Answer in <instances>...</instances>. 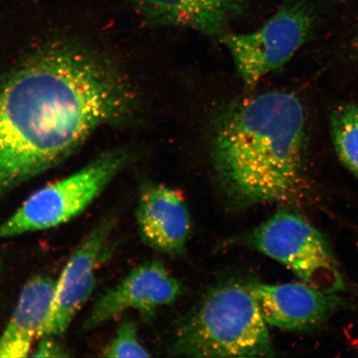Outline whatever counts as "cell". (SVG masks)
<instances>
[{"label": "cell", "instance_id": "cell-6", "mask_svg": "<svg viewBox=\"0 0 358 358\" xmlns=\"http://www.w3.org/2000/svg\"><path fill=\"white\" fill-rule=\"evenodd\" d=\"M252 241L259 252L313 287L328 293L344 289L343 276L328 241L301 214L279 210L254 231Z\"/></svg>", "mask_w": 358, "mask_h": 358}, {"label": "cell", "instance_id": "cell-9", "mask_svg": "<svg viewBox=\"0 0 358 358\" xmlns=\"http://www.w3.org/2000/svg\"><path fill=\"white\" fill-rule=\"evenodd\" d=\"M268 325L289 331L310 330L328 320L338 310L336 293L307 283L250 285Z\"/></svg>", "mask_w": 358, "mask_h": 358}, {"label": "cell", "instance_id": "cell-5", "mask_svg": "<svg viewBox=\"0 0 358 358\" xmlns=\"http://www.w3.org/2000/svg\"><path fill=\"white\" fill-rule=\"evenodd\" d=\"M319 13L311 0H285L265 24L248 34L220 38L231 53L236 73L252 87L283 67L311 37Z\"/></svg>", "mask_w": 358, "mask_h": 358}, {"label": "cell", "instance_id": "cell-1", "mask_svg": "<svg viewBox=\"0 0 358 358\" xmlns=\"http://www.w3.org/2000/svg\"><path fill=\"white\" fill-rule=\"evenodd\" d=\"M134 108L127 80L96 53L69 43L35 53L0 80V199Z\"/></svg>", "mask_w": 358, "mask_h": 358}, {"label": "cell", "instance_id": "cell-8", "mask_svg": "<svg viewBox=\"0 0 358 358\" xmlns=\"http://www.w3.org/2000/svg\"><path fill=\"white\" fill-rule=\"evenodd\" d=\"M182 292L180 282L162 264L145 262L97 299L83 328L95 329L129 310L152 315L159 308L176 302Z\"/></svg>", "mask_w": 358, "mask_h": 358}, {"label": "cell", "instance_id": "cell-15", "mask_svg": "<svg viewBox=\"0 0 358 358\" xmlns=\"http://www.w3.org/2000/svg\"><path fill=\"white\" fill-rule=\"evenodd\" d=\"M34 357H69L66 349L60 345L55 337L40 338V342L32 355Z\"/></svg>", "mask_w": 358, "mask_h": 358}, {"label": "cell", "instance_id": "cell-3", "mask_svg": "<svg viewBox=\"0 0 358 358\" xmlns=\"http://www.w3.org/2000/svg\"><path fill=\"white\" fill-rule=\"evenodd\" d=\"M267 325L250 285H220L180 327L174 352L194 357L274 356Z\"/></svg>", "mask_w": 358, "mask_h": 358}, {"label": "cell", "instance_id": "cell-13", "mask_svg": "<svg viewBox=\"0 0 358 358\" xmlns=\"http://www.w3.org/2000/svg\"><path fill=\"white\" fill-rule=\"evenodd\" d=\"M330 129L336 154L358 179V105L348 102L336 107Z\"/></svg>", "mask_w": 358, "mask_h": 358}, {"label": "cell", "instance_id": "cell-14", "mask_svg": "<svg viewBox=\"0 0 358 358\" xmlns=\"http://www.w3.org/2000/svg\"><path fill=\"white\" fill-rule=\"evenodd\" d=\"M104 357H150L138 337L137 327L131 320H124L118 327L113 338L102 350Z\"/></svg>", "mask_w": 358, "mask_h": 358}, {"label": "cell", "instance_id": "cell-16", "mask_svg": "<svg viewBox=\"0 0 358 358\" xmlns=\"http://www.w3.org/2000/svg\"><path fill=\"white\" fill-rule=\"evenodd\" d=\"M355 47H356V50H357V55H358V35H357V38L356 39Z\"/></svg>", "mask_w": 358, "mask_h": 358}, {"label": "cell", "instance_id": "cell-2", "mask_svg": "<svg viewBox=\"0 0 358 358\" xmlns=\"http://www.w3.org/2000/svg\"><path fill=\"white\" fill-rule=\"evenodd\" d=\"M306 115L299 98L271 92L223 106L210 131L213 166L237 203H282L301 178Z\"/></svg>", "mask_w": 358, "mask_h": 358}, {"label": "cell", "instance_id": "cell-4", "mask_svg": "<svg viewBox=\"0 0 358 358\" xmlns=\"http://www.w3.org/2000/svg\"><path fill=\"white\" fill-rule=\"evenodd\" d=\"M127 153L113 150L78 172L42 187L0 223V240L62 225L83 213L127 164Z\"/></svg>", "mask_w": 358, "mask_h": 358}, {"label": "cell", "instance_id": "cell-10", "mask_svg": "<svg viewBox=\"0 0 358 358\" xmlns=\"http://www.w3.org/2000/svg\"><path fill=\"white\" fill-rule=\"evenodd\" d=\"M136 218L146 244L171 256L185 252L191 222L185 201L178 192L159 183H145Z\"/></svg>", "mask_w": 358, "mask_h": 358}, {"label": "cell", "instance_id": "cell-7", "mask_svg": "<svg viewBox=\"0 0 358 358\" xmlns=\"http://www.w3.org/2000/svg\"><path fill=\"white\" fill-rule=\"evenodd\" d=\"M113 228V218L104 219L74 250L56 281L51 310L38 338L64 335L91 297L96 286L97 270L110 252Z\"/></svg>", "mask_w": 358, "mask_h": 358}, {"label": "cell", "instance_id": "cell-11", "mask_svg": "<svg viewBox=\"0 0 358 358\" xmlns=\"http://www.w3.org/2000/svg\"><path fill=\"white\" fill-rule=\"evenodd\" d=\"M144 19L157 26L181 27L222 37L243 13L249 0H129Z\"/></svg>", "mask_w": 358, "mask_h": 358}, {"label": "cell", "instance_id": "cell-12", "mask_svg": "<svg viewBox=\"0 0 358 358\" xmlns=\"http://www.w3.org/2000/svg\"><path fill=\"white\" fill-rule=\"evenodd\" d=\"M56 281L47 275H36L22 288L6 329L0 334V358L29 356L34 338L51 310Z\"/></svg>", "mask_w": 358, "mask_h": 358}]
</instances>
